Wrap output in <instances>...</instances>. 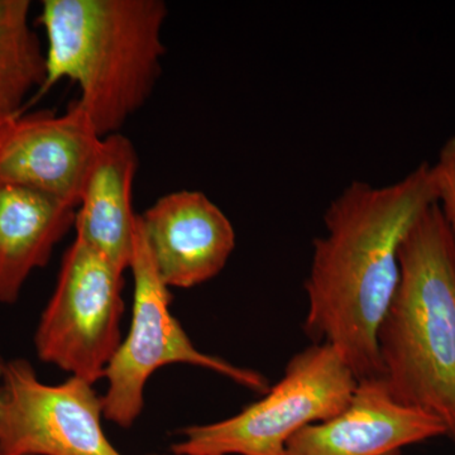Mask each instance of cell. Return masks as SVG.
Here are the masks:
<instances>
[{
  "mask_svg": "<svg viewBox=\"0 0 455 455\" xmlns=\"http://www.w3.org/2000/svg\"><path fill=\"white\" fill-rule=\"evenodd\" d=\"M100 139L77 101L62 116L20 114L2 122L0 184L41 191L77 208Z\"/></svg>",
  "mask_w": 455,
  "mask_h": 455,
  "instance_id": "obj_8",
  "label": "cell"
},
{
  "mask_svg": "<svg viewBox=\"0 0 455 455\" xmlns=\"http://www.w3.org/2000/svg\"><path fill=\"white\" fill-rule=\"evenodd\" d=\"M5 362L7 361H5L4 357H3L2 352H0V376H2L3 370H4Z\"/></svg>",
  "mask_w": 455,
  "mask_h": 455,
  "instance_id": "obj_15",
  "label": "cell"
},
{
  "mask_svg": "<svg viewBox=\"0 0 455 455\" xmlns=\"http://www.w3.org/2000/svg\"><path fill=\"white\" fill-rule=\"evenodd\" d=\"M139 220L156 269L170 289H191L217 277L235 248L232 223L200 191L163 196Z\"/></svg>",
  "mask_w": 455,
  "mask_h": 455,
  "instance_id": "obj_9",
  "label": "cell"
},
{
  "mask_svg": "<svg viewBox=\"0 0 455 455\" xmlns=\"http://www.w3.org/2000/svg\"><path fill=\"white\" fill-rule=\"evenodd\" d=\"M121 269L75 238L35 333L38 358L95 385L121 346Z\"/></svg>",
  "mask_w": 455,
  "mask_h": 455,
  "instance_id": "obj_6",
  "label": "cell"
},
{
  "mask_svg": "<svg viewBox=\"0 0 455 455\" xmlns=\"http://www.w3.org/2000/svg\"><path fill=\"white\" fill-rule=\"evenodd\" d=\"M358 379L328 344L295 353L283 377L238 414L188 427L172 445L176 455H286L304 427L323 423L348 405Z\"/></svg>",
  "mask_w": 455,
  "mask_h": 455,
  "instance_id": "obj_4",
  "label": "cell"
},
{
  "mask_svg": "<svg viewBox=\"0 0 455 455\" xmlns=\"http://www.w3.org/2000/svg\"><path fill=\"white\" fill-rule=\"evenodd\" d=\"M148 455H176V454H173L172 451H171V453H152V454H148Z\"/></svg>",
  "mask_w": 455,
  "mask_h": 455,
  "instance_id": "obj_16",
  "label": "cell"
},
{
  "mask_svg": "<svg viewBox=\"0 0 455 455\" xmlns=\"http://www.w3.org/2000/svg\"><path fill=\"white\" fill-rule=\"evenodd\" d=\"M377 341L392 396L438 418L455 442V242L436 203L401 245Z\"/></svg>",
  "mask_w": 455,
  "mask_h": 455,
  "instance_id": "obj_3",
  "label": "cell"
},
{
  "mask_svg": "<svg viewBox=\"0 0 455 455\" xmlns=\"http://www.w3.org/2000/svg\"><path fill=\"white\" fill-rule=\"evenodd\" d=\"M447 436L435 416L398 403L381 377L358 379L348 405L299 431L286 455H398L403 448Z\"/></svg>",
  "mask_w": 455,
  "mask_h": 455,
  "instance_id": "obj_10",
  "label": "cell"
},
{
  "mask_svg": "<svg viewBox=\"0 0 455 455\" xmlns=\"http://www.w3.org/2000/svg\"><path fill=\"white\" fill-rule=\"evenodd\" d=\"M436 203L431 164L383 187L350 182L324 214L304 287V331L339 353L357 379L381 377L379 329L400 281V250Z\"/></svg>",
  "mask_w": 455,
  "mask_h": 455,
  "instance_id": "obj_1",
  "label": "cell"
},
{
  "mask_svg": "<svg viewBox=\"0 0 455 455\" xmlns=\"http://www.w3.org/2000/svg\"><path fill=\"white\" fill-rule=\"evenodd\" d=\"M166 17L161 0H44L46 80L38 97L73 80L99 136L119 133L160 77Z\"/></svg>",
  "mask_w": 455,
  "mask_h": 455,
  "instance_id": "obj_2",
  "label": "cell"
},
{
  "mask_svg": "<svg viewBox=\"0 0 455 455\" xmlns=\"http://www.w3.org/2000/svg\"><path fill=\"white\" fill-rule=\"evenodd\" d=\"M31 2L0 0V123L23 114L46 80V52L29 25Z\"/></svg>",
  "mask_w": 455,
  "mask_h": 455,
  "instance_id": "obj_13",
  "label": "cell"
},
{
  "mask_svg": "<svg viewBox=\"0 0 455 455\" xmlns=\"http://www.w3.org/2000/svg\"><path fill=\"white\" fill-rule=\"evenodd\" d=\"M103 395L68 377L59 385L38 379L22 358L0 376V455H123L103 427Z\"/></svg>",
  "mask_w": 455,
  "mask_h": 455,
  "instance_id": "obj_7",
  "label": "cell"
},
{
  "mask_svg": "<svg viewBox=\"0 0 455 455\" xmlns=\"http://www.w3.org/2000/svg\"><path fill=\"white\" fill-rule=\"evenodd\" d=\"M133 275V310L128 334L110 361L104 379V419L131 427L145 407L147 382L169 364H188L226 377L248 390L265 394L268 379L251 368L202 352L170 310V287L164 284L147 247L137 215L130 268Z\"/></svg>",
  "mask_w": 455,
  "mask_h": 455,
  "instance_id": "obj_5",
  "label": "cell"
},
{
  "mask_svg": "<svg viewBox=\"0 0 455 455\" xmlns=\"http://www.w3.org/2000/svg\"><path fill=\"white\" fill-rule=\"evenodd\" d=\"M139 167L133 143L121 133L101 137L90 164L75 218L76 236L116 268H130L137 215L132 190Z\"/></svg>",
  "mask_w": 455,
  "mask_h": 455,
  "instance_id": "obj_11",
  "label": "cell"
},
{
  "mask_svg": "<svg viewBox=\"0 0 455 455\" xmlns=\"http://www.w3.org/2000/svg\"><path fill=\"white\" fill-rule=\"evenodd\" d=\"M76 206L49 194L0 184V304H14L35 269L49 263L75 226Z\"/></svg>",
  "mask_w": 455,
  "mask_h": 455,
  "instance_id": "obj_12",
  "label": "cell"
},
{
  "mask_svg": "<svg viewBox=\"0 0 455 455\" xmlns=\"http://www.w3.org/2000/svg\"><path fill=\"white\" fill-rule=\"evenodd\" d=\"M436 188V204L455 242V136L440 148L435 164H431Z\"/></svg>",
  "mask_w": 455,
  "mask_h": 455,
  "instance_id": "obj_14",
  "label": "cell"
}]
</instances>
